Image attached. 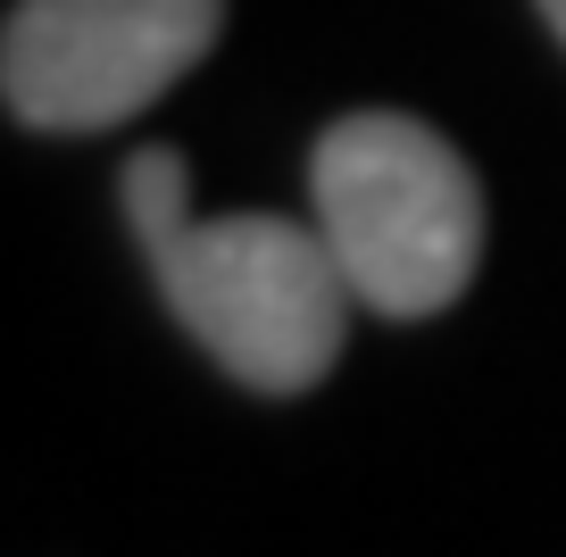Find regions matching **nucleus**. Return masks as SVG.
Here are the masks:
<instances>
[{"mask_svg":"<svg viewBox=\"0 0 566 557\" xmlns=\"http://www.w3.org/2000/svg\"><path fill=\"white\" fill-rule=\"evenodd\" d=\"M125 225L159 275L176 325L250 391H308L342 358L350 275L325 225L292 217H192V175L176 150H142L125 167Z\"/></svg>","mask_w":566,"mask_h":557,"instance_id":"1","label":"nucleus"},{"mask_svg":"<svg viewBox=\"0 0 566 557\" xmlns=\"http://www.w3.org/2000/svg\"><path fill=\"white\" fill-rule=\"evenodd\" d=\"M542 18H549V34L566 42V0H542Z\"/></svg>","mask_w":566,"mask_h":557,"instance_id":"4","label":"nucleus"},{"mask_svg":"<svg viewBox=\"0 0 566 557\" xmlns=\"http://www.w3.org/2000/svg\"><path fill=\"white\" fill-rule=\"evenodd\" d=\"M317 225L334 242L350 292L375 316H433L475 283L483 259V192L475 167L433 125L400 108L325 125L308 158Z\"/></svg>","mask_w":566,"mask_h":557,"instance_id":"2","label":"nucleus"},{"mask_svg":"<svg viewBox=\"0 0 566 557\" xmlns=\"http://www.w3.org/2000/svg\"><path fill=\"white\" fill-rule=\"evenodd\" d=\"M226 0H18L0 92L34 134H101L209 59Z\"/></svg>","mask_w":566,"mask_h":557,"instance_id":"3","label":"nucleus"}]
</instances>
